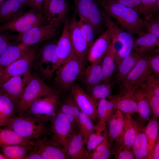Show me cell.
Here are the masks:
<instances>
[{"instance_id": "cell-1", "label": "cell", "mask_w": 159, "mask_h": 159, "mask_svg": "<svg viewBox=\"0 0 159 159\" xmlns=\"http://www.w3.org/2000/svg\"><path fill=\"white\" fill-rule=\"evenodd\" d=\"M98 5L108 16L115 19L117 25L131 35L139 37L146 33L143 19L134 9L123 5L111 0H97Z\"/></svg>"}, {"instance_id": "cell-2", "label": "cell", "mask_w": 159, "mask_h": 159, "mask_svg": "<svg viewBox=\"0 0 159 159\" xmlns=\"http://www.w3.org/2000/svg\"><path fill=\"white\" fill-rule=\"evenodd\" d=\"M45 123L23 113L14 117L5 127L14 131L27 140H35L45 136L47 128Z\"/></svg>"}, {"instance_id": "cell-3", "label": "cell", "mask_w": 159, "mask_h": 159, "mask_svg": "<svg viewBox=\"0 0 159 159\" xmlns=\"http://www.w3.org/2000/svg\"><path fill=\"white\" fill-rule=\"evenodd\" d=\"M85 62L73 51L68 59L55 71V82L60 90L67 92L71 90L74 82L81 75Z\"/></svg>"}, {"instance_id": "cell-4", "label": "cell", "mask_w": 159, "mask_h": 159, "mask_svg": "<svg viewBox=\"0 0 159 159\" xmlns=\"http://www.w3.org/2000/svg\"><path fill=\"white\" fill-rule=\"evenodd\" d=\"M57 91L47 84L39 77L30 74L26 85L16 105L19 115L25 112L37 99Z\"/></svg>"}, {"instance_id": "cell-5", "label": "cell", "mask_w": 159, "mask_h": 159, "mask_svg": "<svg viewBox=\"0 0 159 159\" xmlns=\"http://www.w3.org/2000/svg\"><path fill=\"white\" fill-rule=\"evenodd\" d=\"M105 25L111 29V40L116 49L115 60L116 69L121 62L132 52L134 41L132 35L123 30L114 23L106 14Z\"/></svg>"}, {"instance_id": "cell-6", "label": "cell", "mask_w": 159, "mask_h": 159, "mask_svg": "<svg viewBox=\"0 0 159 159\" xmlns=\"http://www.w3.org/2000/svg\"><path fill=\"white\" fill-rule=\"evenodd\" d=\"M59 104L56 91L36 100L23 113L45 122L51 121L58 111Z\"/></svg>"}, {"instance_id": "cell-7", "label": "cell", "mask_w": 159, "mask_h": 159, "mask_svg": "<svg viewBox=\"0 0 159 159\" xmlns=\"http://www.w3.org/2000/svg\"><path fill=\"white\" fill-rule=\"evenodd\" d=\"M45 19L42 12L31 8L21 12L12 20L0 26V32L6 30L21 33L34 27L44 25Z\"/></svg>"}, {"instance_id": "cell-8", "label": "cell", "mask_w": 159, "mask_h": 159, "mask_svg": "<svg viewBox=\"0 0 159 159\" xmlns=\"http://www.w3.org/2000/svg\"><path fill=\"white\" fill-rule=\"evenodd\" d=\"M51 122L49 132L50 139L66 150L75 130L60 110H58Z\"/></svg>"}, {"instance_id": "cell-9", "label": "cell", "mask_w": 159, "mask_h": 159, "mask_svg": "<svg viewBox=\"0 0 159 159\" xmlns=\"http://www.w3.org/2000/svg\"><path fill=\"white\" fill-rule=\"evenodd\" d=\"M37 51L30 46L22 56L0 73V86L12 77L24 74L29 71L37 58Z\"/></svg>"}, {"instance_id": "cell-10", "label": "cell", "mask_w": 159, "mask_h": 159, "mask_svg": "<svg viewBox=\"0 0 159 159\" xmlns=\"http://www.w3.org/2000/svg\"><path fill=\"white\" fill-rule=\"evenodd\" d=\"M75 3L76 13L90 24L94 32L105 25V13L100 10L96 0H77Z\"/></svg>"}, {"instance_id": "cell-11", "label": "cell", "mask_w": 159, "mask_h": 159, "mask_svg": "<svg viewBox=\"0 0 159 159\" xmlns=\"http://www.w3.org/2000/svg\"><path fill=\"white\" fill-rule=\"evenodd\" d=\"M57 42H52L45 45L42 48L35 64V68L47 79L52 78L56 70L58 61Z\"/></svg>"}, {"instance_id": "cell-12", "label": "cell", "mask_w": 159, "mask_h": 159, "mask_svg": "<svg viewBox=\"0 0 159 159\" xmlns=\"http://www.w3.org/2000/svg\"><path fill=\"white\" fill-rule=\"evenodd\" d=\"M59 26L48 24L39 26L16 36V41L28 46L53 38L57 34Z\"/></svg>"}, {"instance_id": "cell-13", "label": "cell", "mask_w": 159, "mask_h": 159, "mask_svg": "<svg viewBox=\"0 0 159 159\" xmlns=\"http://www.w3.org/2000/svg\"><path fill=\"white\" fill-rule=\"evenodd\" d=\"M150 56H142L135 67L122 81L124 89L139 86L144 83L147 78L152 74L150 66Z\"/></svg>"}, {"instance_id": "cell-14", "label": "cell", "mask_w": 159, "mask_h": 159, "mask_svg": "<svg viewBox=\"0 0 159 159\" xmlns=\"http://www.w3.org/2000/svg\"><path fill=\"white\" fill-rule=\"evenodd\" d=\"M69 6L66 0H50L43 7L45 20L48 24L59 26L67 18Z\"/></svg>"}, {"instance_id": "cell-15", "label": "cell", "mask_w": 159, "mask_h": 159, "mask_svg": "<svg viewBox=\"0 0 159 159\" xmlns=\"http://www.w3.org/2000/svg\"><path fill=\"white\" fill-rule=\"evenodd\" d=\"M71 94L80 110L86 114L93 122H98L97 106L91 97L78 84H73Z\"/></svg>"}, {"instance_id": "cell-16", "label": "cell", "mask_w": 159, "mask_h": 159, "mask_svg": "<svg viewBox=\"0 0 159 159\" xmlns=\"http://www.w3.org/2000/svg\"><path fill=\"white\" fill-rule=\"evenodd\" d=\"M34 147L42 159H70L66 150L45 136L35 141Z\"/></svg>"}, {"instance_id": "cell-17", "label": "cell", "mask_w": 159, "mask_h": 159, "mask_svg": "<svg viewBox=\"0 0 159 159\" xmlns=\"http://www.w3.org/2000/svg\"><path fill=\"white\" fill-rule=\"evenodd\" d=\"M69 29L71 42L74 53L79 58L85 62L90 45L83 37L77 24L75 14L69 21Z\"/></svg>"}, {"instance_id": "cell-18", "label": "cell", "mask_w": 159, "mask_h": 159, "mask_svg": "<svg viewBox=\"0 0 159 159\" xmlns=\"http://www.w3.org/2000/svg\"><path fill=\"white\" fill-rule=\"evenodd\" d=\"M107 29L90 46L87 54L88 60L91 63H100L105 55L111 41V29Z\"/></svg>"}, {"instance_id": "cell-19", "label": "cell", "mask_w": 159, "mask_h": 159, "mask_svg": "<svg viewBox=\"0 0 159 159\" xmlns=\"http://www.w3.org/2000/svg\"><path fill=\"white\" fill-rule=\"evenodd\" d=\"M135 87L124 89L118 95L112 96L110 100L113 103L116 110L129 115L138 112L134 95Z\"/></svg>"}, {"instance_id": "cell-20", "label": "cell", "mask_w": 159, "mask_h": 159, "mask_svg": "<svg viewBox=\"0 0 159 159\" xmlns=\"http://www.w3.org/2000/svg\"><path fill=\"white\" fill-rule=\"evenodd\" d=\"M31 74L29 71L23 75L11 78L0 86V92L9 96L17 104Z\"/></svg>"}, {"instance_id": "cell-21", "label": "cell", "mask_w": 159, "mask_h": 159, "mask_svg": "<svg viewBox=\"0 0 159 159\" xmlns=\"http://www.w3.org/2000/svg\"><path fill=\"white\" fill-rule=\"evenodd\" d=\"M107 122L108 127L107 138L111 146L114 142L115 146L122 145L124 126L122 113L116 110Z\"/></svg>"}, {"instance_id": "cell-22", "label": "cell", "mask_w": 159, "mask_h": 159, "mask_svg": "<svg viewBox=\"0 0 159 159\" xmlns=\"http://www.w3.org/2000/svg\"><path fill=\"white\" fill-rule=\"evenodd\" d=\"M84 138L77 127L74 130L67 149L71 159H90Z\"/></svg>"}, {"instance_id": "cell-23", "label": "cell", "mask_w": 159, "mask_h": 159, "mask_svg": "<svg viewBox=\"0 0 159 159\" xmlns=\"http://www.w3.org/2000/svg\"><path fill=\"white\" fill-rule=\"evenodd\" d=\"M69 21L67 19L64 23L61 35L57 42L58 61L56 70L68 59L73 51L69 35Z\"/></svg>"}, {"instance_id": "cell-24", "label": "cell", "mask_w": 159, "mask_h": 159, "mask_svg": "<svg viewBox=\"0 0 159 159\" xmlns=\"http://www.w3.org/2000/svg\"><path fill=\"white\" fill-rule=\"evenodd\" d=\"M136 135L132 151L136 159H147V143L144 124L134 120Z\"/></svg>"}, {"instance_id": "cell-25", "label": "cell", "mask_w": 159, "mask_h": 159, "mask_svg": "<svg viewBox=\"0 0 159 159\" xmlns=\"http://www.w3.org/2000/svg\"><path fill=\"white\" fill-rule=\"evenodd\" d=\"M35 140H27L14 131L0 127V147L12 145H20L27 148L29 151L33 149Z\"/></svg>"}, {"instance_id": "cell-26", "label": "cell", "mask_w": 159, "mask_h": 159, "mask_svg": "<svg viewBox=\"0 0 159 159\" xmlns=\"http://www.w3.org/2000/svg\"><path fill=\"white\" fill-rule=\"evenodd\" d=\"M29 46L21 42L16 44H10L0 55V73L20 57Z\"/></svg>"}, {"instance_id": "cell-27", "label": "cell", "mask_w": 159, "mask_h": 159, "mask_svg": "<svg viewBox=\"0 0 159 159\" xmlns=\"http://www.w3.org/2000/svg\"><path fill=\"white\" fill-rule=\"evenodd\" d=\"M79 77L87 87L101 83L104 80L102 62L91 63L83 70Z\"/></svg>"}, {"instance_id": "cell-28", "label": "cell", "mask_w": 159, "mask_h": 159, "mask_svg": "<svg viewBox=\"0 0 159 159\" xmlns=\"http://www.w3.org/2000/svg\"><path fill=\"white\" fill-rule=\"evenodd\" d=\"M159 45V38L151 34L146 33L134 40L132 52L141 56L153 51Z\"/></svg>"}, {"instance_id": "cell-29", "label": "cell", "mask_w": 159, "mask_h": 159, "mask_svg": "<svg viewBox=\"0 0 159 159\" xmlns=\"http://www.w3.org/2000/svg\"><path fill=\"white\" fill-rule=\"evenodd\" d=\"M16 105L9 96L0 92V127L6 126L14 116Z\"/></svg>"}, {"instance_id": "cell-30", "label": "cell", "mask_w": 159, "mask_h": 159, "mask_svg": "<svg viewBox=\"0 0 159 159\" xmlns=\"http://www.w3.org/2000/svg\"><path fill=\"white\" fill-rule=\"evenodd\" d=\"M116 52V49L111 40L102 62L104 76L103 83L110 84L112 76L116 69L115 60Z\"/></svg>"}, {"instance_id": "cell-31", "label": "cell", "mask_w": 159, "mask_h": 159, "mask_svg": "<svg viewBox=\"0 0 159 159\" xmlns=\"http://www.w3.org/2000/svg\"><path fill=\"white\" fill-rule=\"evenodd\" d=\"M134 95L138 114V120L144 124L150 119L151 110L145 96L140 86H136Z\"/></svg>"}, {"instance_id": "cell-32", "label": "cell", "mask_w": 159, "mask_h": 159, "mask_svg": "<svg viewBox=\"0 0 159 159\" xmlns=\"http://www.w3.org/2000/svg\"><path fill=\"white\" fill-rule=\"evenodd\" d=\"M60 110L70 122L74 130L77 127L80 109L71 94L66 97Z\"/></svg>"}, {"instance_id": "cell-33", "label": "cell", "mask_w": 159, "mask_h": 159, "mask_svg": "<svg viewBox=\"0 0 159 159\" xmlns=\"http://www.w3.org/2000/svg\"><path fill=\"white\" fill-rule=\"evenodd\" d=\"M122 114L124 126L122 145L125 148L132 150L136 135L134 120L130 115Z\"/></svg>"}, {"instance_id": "cell-34", "label": "cell", "mask_w": 159, "mask_h": 159, "mask_svg": "<svg viewBox=\"0 0 159 159\" xmlns=\"http://www.w3.org/2000/svg\"><path fill=\"white\" fill-rule=\"evenodd\" d=\"M22 6L18 0H5L0 6V21L6 23L20 13Z\"/></svg>"}, {"instance_id": "cell-35", "label": "cell", "mask_w": 159, "mask_h": 159, "mask_svg": "<svg viewBox=\"0 0 159 159\" xmlns=\"http://www.w3.org/2000/svg\"><path fill=\"white\" fill-rule=\"evenodd\" d=\"M142 56L133 52L124 58L117 68L116 82H122L135 67Z\"/></svg>"}, {"instance_id": "cell-36", "label": "cell", "mask_w": 159, "mask_h": 159, "mask_svg": "<svg viewBox=\"0 0 159 159\" xmlns=\"http://www.w3.org/2000/svg\"><path fill=\"white\" fill-rule=\"evenodd\" d=\"M158 118L153 116L150 119L145 127V132L147 143V158L150 159L157 140L159 137V123Z\"/></svg>"}, {"instance_id": "cell-37", "label": "cell", "mask_w": 159, "mask_h": 159, "mask_svg": "<svg viewBox=\"0 0 159 159\" xmlns=\"http://www.w3.org/2000/svg\"><path fill=\"white\" fill-rule=\"evenodd\" d=\"M116 110L113 103L110 100L106 99L100 100L97 106L98 122L96 125L99 126L106 125V122Z\"/></svg>"}, {"instance_id": "cell-38", "label": "cell", "mask_w": 159, "mask_h": 159, "mask_svg": "<svg viewBox=\"0 0 159 159\" xmlns=\"http://www.w3.org/2000/svg\"><path fill=\"white\" fill-rule=\"evenodd\" d=\"M86 93L92 99L97 106L100 100L110 99L112 96L110 84L103 82L87 87Z\"/></svg>"}, {"instance_id": "cell-39", "label": "cell", "mask_w": 159, "mask_h": 159, "mask_svg": "<svg viewBox=\"0 0 159 159\" xmlns=\"http://www.w3.org/2000/svg\"><path fill=\"white\" fill-rule=\"evenodd\" d=\"M77 127L80 130L86 145L88 138L95 130L94 125L90 117L85 112L80 110L78 117Z\"/></svg>"}, {"instance_id": "cell-40", "label": "cell", "mask_w": 159, "mask_h": 159, "mask_svg": "<svg viewBox=\"0 0 159 159\" xmlns=\"http://www.w3.org/2000/svg\"><path fill=\"white\" fill-rule=\"evenodd\" d=\"M107 135L106 126H98L96 125L95 130L89 135L86 145L89 154L104 140Z\"/></svg>"}, {"instance_id": "cell-41", "label": "cell", "mask_w": 159, "mask_h": 159, "mask_svg": "<svg viewBox=\"0 0 159 159\" xmlns=\"http://www.w3.org/2000/svg\"><path fill=\"white\" fill-rule=\"evenodd\" d=\"M1 148L7 159H24L29 151L26 147L20 145H10Z\"/></svg>"}, {"instance_id": "cell-42", "label": "cell", "mask_w": 159, "mask_h": 159, "mask_svg": "<svg viewBox=\"0 0 159 159\" xmlns=\"http://www.w3.org/2000/svg\"><path fill=\"white\" fill-rule=\"evenodd\" d=\"M143 92L151 109L153 116L159 117V97L156 96L153 91L144 83L139 86Z\"/></svg>"}, {"instance_id": "cell-43", "label": "cell", "mask_w": 159, "mask_h": 159, "mask_svg": "<svg viewBox=\"0 0 159 159\" xmlns=\"http://www.w3.org/2000/svg\"><path fill=\"white\" fill-rule=\"evenodd\" d=\"M79 17L77 25L83 37L90 46L94 42L95 32L89 23L82 17Z\"/></svg>"}, {"instance_id": "cell-44", "label": "cell", "mask_w": 159, "mask_h": 159, "mask_svg": "<svg viewBox=\"0 0 159 159\" xmlns=\"http://www.w3.org/2000/svg\"><path fill=\"white\" fill-rule=\"evenodd\" d=\"M144 26L147 30L146 33L152 34L159 38V19L157 18L146 17L143 19Z\"/></svg>"}, {"instance_id": "cell-45", "label": "cell", "mask_w": 159, "mask_h": 159, "mask_svg": "<svg viewBox=\"0 0 159 159\" xmlns=\"http://www.w3.org/2000/svg\"><path fill=\"white\" fill-rule=\"evenodd\" d=\"M111 151L117 159H135L132 150L125 148L122 145L115 146Z\"/></svg>"}, {"instance_id": "cell-46", "label": "cell", "mask_w": 159, "mask_h": 159, "mask_svg": "<svg viewBox=\"0 0 159 159\" xmlns=\"http://www.w3.org/2000/svg\"><path fill=\"white\" fill-rule=\"evenodd\" d=\"M159 0H140L138 7L135 9L138 14H142L146 17L151 16V11L153 6Z\"/></svg>"}, {"instance_id": "cell-47", "label": "cell", "mask_w": 159, "mask_h": 159, "mask_svg": "<svg viewBox=\"0 0 159 159\" xmlns=\"http://www.w3.org/2000/svg\"><path fill=\"white\" fill-rule=\"evenodd\" d=\"M144 83L153 91L154 95L159 97V78L152 74L147 78Z\"/></svg>"}, {"instance_id": "cell-48", "label": "cell", "mask_w": 159, "mask_h": 159, "mask_svg": "<svg viewBox=\"0 0 159 159\" xmlns=\"http://www.w3.org/2000/svg\"><path fill=\"white\" fill-rule=\"evenodd\" d=\"M89 155L90 159H108L112 154L110 148L99 151H92Z\"/></svg>"}, {"instance_id": "cell-49", "label": "cell", "mask_w": 159, "mask_h": 159, "mask_svg": "<svg viewBox=\"0 0 159 159\" xmlns=\"http://www.w3.org/2000/svg\"><path fill=\"white\" fill-rule=\"evenodd\" d=\"M149 64L153 72L157 77L159 76V54L150 56Z\"/></svg>"}, {"instance_id": "cell-50", "label": "cell", "mask_w": 159, "mask_h": 159, "mask_svg": "<svg viewBox=\"0 0 159 159\" xmlns=\"http://www.w3.org/2000/svg\"><path fill=\"white\" fill-rule=\"evenodd\" d=\"M114 2L134 9H137L140 3V0H111Z\"/></svg>"}, {"instance_id": "cell-51", "label": "cell", "mask_w": 159, "mask_h": 159, "mask_svg": "<svg viewBox=\"0 0 159 159\" xmlns=\"http://www.w3.org/2000/svg\"><path fill=\"white\" fill-rule=\"evenodd\" d=\"M45 0H28V4L31 8L42 12L43 11L44 5Z\"/></svg>"}, {"instance_id": "cell-52", "label": "cell", "mask_w": 159, "mask_h": 159, "mask_svg": "<svg viewBox=\"0 0 159 159\" xmlns=\"http://www.w3.org/2000/svg\"><path fill=\"white\" fill-rule=\"evenodd\" d=\"M10 44L7 37L0 32V55Z\"/></svg>"}, {"instance_id": "cell-53", "label": "cell", "mask_w": 159, "mask_h": 159, "mask_svg": "<svg viewBox=\"0 0 159 159\" xmlns=\"http://www.w3.org/2000/svg\"><path fill=\"white\" fill-rule=\"evenodd\" d=\"M24 159H42V158L38 152L34 147L33 149L29 151Z\"/></svg>"}, {"instance_id": "cell-54", "label": "cell", "mask_w": 159, "mask_h": 159, "mask_svg": "<svg viewBox=\"0 0 159 159\" xmlns=\"http://www.w3.org/2000/svg\"><path fill=\"white\" fill-rule=\"evenodd\" d=\"M159 137L158 138L155 145L150 159H159Z\"/></svg>"}, {"instance_id": "cell-55", "label": "cell", "mask_w": 159, "mask_h": 159, "mask_svg": "<svg viewBox=\"0 0 159 159\" xmlns=\"http://www.w3.org/2000/svg\"><path fill=\"white\" fill-rule=\"evenodd\" d=\"M22 6L28 4V0H18Z\"/></svg>"}, {"instance_id": "cell-56", "label": "cell", "mask_w": 159, "mask_h": 159, "mask_svg": "<svg viewBox=\"0 0 159 159\" xmlns=\"http://www.w3.org/2000/svg\"><path fill=\"white\" fill-rule=\"evenodd\" d=\"M0 159H7V158L3 154L0 153Z\"/></svg>"}, {"instance_id": "cell-57", "label": "cell", "mask_w": 159, "mask_h": 159, "mask_svg": "<svg viewBox=\"0 0 159 159\" xmlns=\"http://www.w3.org/2000/svg\"><path fill=\"white\" fill-rule=\"evenodd\" d=\"M50 0H45L44 3V7L46 5L48 4V3H49Z\"/></svg>"}, {"instance_id": "cell-58", "label": "cell", "mask_w": 159, "mask_h": 159, "mask_svg": "<svg viewBox=\"0 0 159 159\" xmlns=\"http://www.w3.org/2000/svg\"><path fill=\"white\" fill-rule=\"evenodd\" d=\"M5 0H0V6Z\"/></svg>"}, {"instance_id": "cell-59", "label": "cell", "mask_w": 159, "mask_h": 159, "mask_svg": "<svg viewBox=\"0 0 159 159\" xmlns=\"http://www.w3.org/2000/svg\"><path fill=\"white\" fill-rule=\"evenodd\" d=\"M75 2L77 0H74Z\"/></svg>"}]
</instances>
